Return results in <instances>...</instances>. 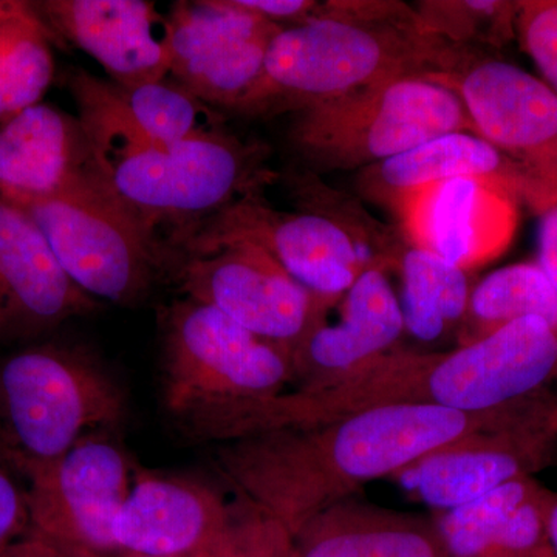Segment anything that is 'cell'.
I'll list each match as a JSON object with an SVG mask.
<instances>
[{"instance_id":"cell-1","label":"cell","mask_w":557,"mask_h":557,"mask_svg":"<svg viewBox=\"0 0 557 557\" xmlns=\"http://www.w3.org/2000/svg\"><path fill=\"white\" fill-rule=\"evenodd\" d=\"M533 398L478 413L423 405L364 410L223 443L215 463L242 504L292 539L366 483L394 478L437 450L504 426Z\"/></svg>"},{"instance_id":"cell-2","label":"cell","mask_w":557,"mask_h":557,"mask_svg":"<svg viewBox=\"0 0 557 557\" xmlns=\"http://www.w3.org/2000/svg\"><path fill=\"white\" fill-rule=\"evenodd\" d=\"M557 375V332L523 318L445 354L391 350L335 379L249 406L247 435L330 423L387 406H440L461 412L507 408L542 394Z\"/></svg>"},{"instance_id":"cell-3","label":"cell","mask_w":557,"mask_h":557,"mask_svg":"<svg viewBox=\"0 0 557 557\" xmlns=\"http://www.w3.org/2000/svg\"><path fill=\"white\" fill-rule=\"evenodd\" d=\"M394 2H325V16L284 28L247 113L310 108L384 81L453 72L467 58Z\"/></svg>"},{"instance_id":"cell-4","label":"cell","mask_w":557,"mask_h":557,"mask_svg":"<svg viewBox=\"0 0 557 557\" xmlns=\"http://www.w3.org/2000/svg\"><path fill=\"white\" fill-rule=\"evenodd\" d=\"M293 193L299 211H278L262 193L249 194L172 242V249L188 259L223 245H256L327 306L362 271L398 267L406 244L357 203L310 174L293 178Z\"/></svg>"},{"instance_id":"cell-5","label":"cell","mask_w":557,"mask_h":557,"mask_svg":"<svg viewBox=\"0 0 557 557\" xmlns=\"http://www.w3.org/2000/svg\"><path fill=\"white\" fill-rule=\"evenodd\" d=\"M293 381L288 350L214 307L185 298L161 313V409L186 437L200 442L219 418L282 394Z\"/></svg>"},{"instance_id":"cell-6","label":"cell","mask_w":557,"mask_h":557,"mask_svg":"<svg viewBox=\"0 0 557 557\" xmlns=\"http://www.w3.org/2000/svg\"><path fill=\"white\" fill-rule=\"evenodd\" d=\"M126 392L86 348L38 341L0 351V442L21 472L126 417Z\"/></svg>"},{"instance_id":"cell-7","label":"cell","mask_w":557,"mask_h":557,"mask_svg":"<svg viewBox=\"0 0 557 557\" xmlns=\"http://www.w3.org/2000/svg\"><path fill=\"white\" fill-rule=\"evenodd\" d=\"M265 157L262 146L222 129L172 146L138 143L97 160L116 199L153 236L171 228L172 244L234 201L263 193L274 178Z\"/></svg>"},{"instance_id":"cell-8","label":"cell","mask_w":557,"mask_h":557,"mask_svg":"<svg viewBox=\"0 0 557 557\" xmlns=\"http://www.w3.org/2000/svg\"><path fill=\"white\" fill-rule=\"evenodd\" d=\"M450 132L475 134L457 91L428 75L384 81L300 109L289 139L319 170H366Z\"/></svg>"},{"instance_id":"cell-9","label":"cell","mask_w":557,"mask_h":557,"mask_svg":"<svg viewBox=\"0 0 557 557\" xmlns=\"http://www.w3.org/2000/svg\"><path fill=\"white\" fill-rule=\"evenodd\" d=\"M20 208L65 274L91 298L137 304L168 265L170 251L116 199L104 174Z\"/></svg>"},{"instance_id":"cell-10","label":"cell","mask_w":557,"mask_h":557,"mask_svg":"<svg viewBox=\"0 0 557 557\" xmlns=\"http://www.w3.org/2000/svg\"><path fill=\"white\" fill-rule=\"evenodd\" d=\"M135 469L109 431L69 453L24 469L28 533L69 557H121L112 523L129 496Z\"/></svg>"},{"instance_id":"cell-11","label":"cell","mask_w":557,"mask_h":557,"mask_svg":"<svg viewBox=\"0 0 557 557\" xmlns=\"http://www.w3.org/2000/svg\"><path fill=\"white\" fill-rule=\"evenodd\" d=\"M432 78L457 91L475 135L525 172L539 211L557 196V95L541 78L500 60H472Z\"/></svg>"},{"instance_id":"cell-12","label":"cell","mask_w":557,"mask_h":557,"mask_svg":"<svg viewBox=\"0 0 557 557\" xmlns=\"http://www.w3.org/2000/svg\"><path fill=\"white\" fill-rule=\"evenodd\" d=\"M168 16L170 78L205 104L247 113L271 42L284 27L237 0L175 2Z\"/></svg>"},{"instance_id":"cell-13","label":"cell","mask_w":557,"mask_h":557,"mask_svg":"<svg viewBox=\"0 0 557 557\" xmlns=\"http://www.w3.org/2000/svg\"><path fill=\"white\" fill-rule=\"evenodd\" d=\"M177 278L185 298L214 307L292 357L333 306L321 302L251 244L223 245L208 255L180 260Z\"/></svg>"},{"instance_id":"cell-14","label":"cell","mask_w":557,"mask_h":557,"mask_svg":"<svg viewBox=\"0 0 557 557\" xmlns=\"http://www.w3.org/2000/svg\"><path fill=\"white\" fill-rule=\"evenodd\" d=\"M556 449L557 399L544 392L504 426L437 450L394 478L418 500L445 512L512 480L533 478L552 463Z\"/></svg>"},{"instance_id":"cell-15","label":"cell","mask_w":557,"mask_h":557,"mask_svg":"<svg viewBox=\"0 0 557 557\" xmlns=\"http://www.w3.org/2000/svg\"><path fill=\"white\" fill-rule=\"evenodd\" d=\"M255 516L201 480L137 469L113 519V544L120 556L190 555L228 544Z\"/></svg>"},{"instance_id":"cell-16","label":"cell","mask_w":557,"mask_h":557,"mask_svg":"<svg viewBox=\"0 0 557 557\" xmlns=\"http://www.w3.org/2000/svg\"><path fill=\"white\" fill-rule=\"evenodd\" d=\"M98 300L65 274L27 211L0 197V351L49 338Z\"/></svg>"},{"instance_id":"cell-17","label":"cell","mask_w":557,"mask_h":557,"mask_svg":"<svg viewBox=\"0 0 557 557\" xmlns=\"http://www.w3.org/2000/svg\"><path fill=\"white\" fill-rule=\"evenodd\" d=\"M54 42L86 51L121 87L170 78L171 24L148 0L32 2Z\"/></svg>"},{"instance_id":"cell-18","label":"cell","mask_w":557,"mask_h":557,"mask_svg":"<svg viewBox=\"0 0 557 557\" xmlns=\"http://www.w3.org/2000/svg\"><path fill=\"white\" fill-rule=\"evenodd\" d=\"M516 201L482 180L454 178L413 190L392 212L410 247L469 271L511 244L518 226Z\"/></svg>"},{"instance_id":"cell-19","label":"cell","mask_w":557,"mask_h":557,"mask_svg":"<svg viewBox=\"0 0 557 557\" xmlns=\"http://www.w3.org/2000/svg\"><path fill=\"white\" fill-rule=\"evenodd\" d=\"M83 124L50 104L32 106L0 124V197L22 205L100 177Z\"/></svg>"},{"instance_id":"cell-20","label":"cell","mask_w":557,"mask_h":557,"mask_svg":"<svg viewBox=\"0 0 557 557\" xmlns=\"http://www.w3.org/2000/svg\"><path fill=\"white\" fill-rule=\"evenodd\" d=\"M387 269L373 267L335 304V322L325 313L293 351L298 387L314 386L394 350L405 333L401 306Z\"/></svg>"},{"instance_id":"cell-21","label":"cell","mask_w":557,"mask_h":557,"mask_svg":"<svg viewBox=\"0 0 557 557\" xmlns=\"http://www.w3.org/2000/svg\"><path fill=\"white\" fill-rule=\"evenodd\" d=\"M454 178H475L507 190L533 207L534 189L525 172L505 153L471 132H450L359 171L358 190L394 211L413 190Z\"/></svg>"},{"instance_id":"cell-22","label":"cell","mask_w":557,"mask_h":557,"mask_svg":"<svg viewBox=\"0 0 557 557\" xmlns=\"http://www.w3.org/2000/svg\"><path fill=\"white\" fill-rule=\"evenodd\" d=\"M552 491L512 480L435 519L445 557H555L547 511Z\"/></svg>"},{"instance_id":"cell-23","label":"cell","mask_w":557,"mask_h":557,"mask_svg":"<svg viewBox=\"0 0 557 557\" xmlns=\"http://www.w3.org/2000/svg\"><path fill=\"white\" fill-rule=\"evenodd\" d=\"M288 557H445V552L435 520L351 497L300 528Z\"/></svg>"},{"instance_id":"cell-24","label":"cell","mask_w":557,"mask_h":557,"mask_svg":"<svg viewBox=\"0 0 557 557\" xmlns=\"http://www.w3.org/2000/svg\"><path fill=\"white\" fill-rule=\"evenodd\" d=\"M398 269L405 332L423 343H435L460 330L471 298L468 271L410 245L403 251Z\"/></svg>"},{"instance_id":"cell-25","label":"cell","mask_w":557,"mask_h":557,"mask_svg":"<svg viewBox=\"0 0 557 557\" xmlns=\"http://www.w3.org/2000/svg\"><path fill=\"white\" fill-rule=\"evenodd\" d=\"M523 318H541L557 332V292L537 263L493 271L474 287L458 330L460 346Z\"/></svg>"},{"instance_id":"cell-26","label":"cell","mask_w":557,"mask_h":557,"mask_svg":"<svg viewBox=\"0 0 557 557\" xmlns=\"http://www.w3.org/2000/svg\"><path fill=\"white\" fill-rule=\"evenodd\" d=\"M53 35L35 9L0 24V124L32 106L53 81Z\"/></svg>"},{"instance_id":"cell-27","label":"cell","mask_w":557,"mask_h":557,"mask_svg":"<svg viewBox=\"0 0 557 557\" xmlns=\"http://www.w3.org/2000/svg\"><path fill=\"white\" fill-rule=\"evenodd\" d=\"M115 87L135 126L156 145H177L223 129L215 110L174 81Z\"/></svg>"},{"instance_id":"cell-28","label":"cell","mask_w":557,"mask_h":557,"mask_svg":"<svg viewBox=\"0 0 557 557\" xmlns=\"http://www.w3.org/2000/svg\"><path fill=\"white\" fill-rule=\"evenodd\" d=\"M519 2L467 0V2H423L417 11L432 36L463 49L468 42L502 46L516 32Z\"/></svg>"},{"instance_id":"cell-29","label":"cell","mask_w":557,"mask_h":557,"mask_svg":"<svg viewBox=\"0 0 557 557\" xmlns=\"http://www.w3.org/2000/svg\"><path fill=\"white\" fill-rule=\"evenodd\" d=\"M516 32L542 81L557 95V0L519 2Z\"/></svg>"},{"instance_id":"cell-30","label":"cell","mask_w":557,"mask_h":557,"mask_svg":"<svg viewBox=\"0 0 557 557\" xmlns=\"http://www.w3.org/2000/svg\"><path fill=\"white\" fill-rule=\"evenodd\" d=\"M289 541L292 539L281 528L256 515L239 536L218 548L182 556L126 555L121 557H288Z\"/></svg>"},{"instance_id":"cell-31","label":"cell","mask_w":557,"mask_h":557,"mask_svg":"<svg viewBox=\"0 0 557 557\" xmlns=\"http://www.w3.org/2000/svg\"><path fill=\"white\" fill-rule=\"evenodd\" d=\"M28 533L27 491L0 442V555Z\"/></svg>"},{"instance_id":"cell-32","label":"cell","mask_w":557,"mask_h":557,"mask_svg":"<svg viewBox=\"0 0 557 557\" xmlns=\"http://www.w3.org/2000/svg\"><path fill=\"white\" fill-rule=\"evenodd\" d=\"M240 7L265 17L274 24L292 22L300 25L321 20L324 14V2L311 0H237Z\"/></svg>"},{"instance_id":"cell-33","label":"cell","mask_w":557,"mask_h":557,"mask_svg":"<svg viewBox=\"0 0 557 557\" xmlns=\"http://www.w3.org/2000/svg\"><path fill=\"white\" fill-rule=\"evenodd\" d=\"M537 265L557 292V197L539 209Z\"/></svg>"},{"instance_id":"cell-34","label":"cell","mask_w":557,"mask_h":557,"mask_svg":"<svg viewBox=\"0 0 557 557\" xmlns=\"http://www.w3.org/2000/svg\"><path fill=\"white\" fill-rule=\"evenodd\" d=\"M0 557H69L60 549L51 547L42 539L27 533L10 545Z\"/></svg>"},{"instance_id":"cell-35","label":"cell","mask_w":557,"mask_h":557,"mask_svg":"<svg viewBox=\"0 0 557 557\" xmlns=\"http://www.w3.org/2000/svg\"><path fill=\"white\" fill-rule=\"evenodd\" d=\"M32 2H21V0H0V24L21 16V14L30 11Z\"/></svg>"},{"instance_id":"cell-36","label":"cell","mask_w":557,"mask_h":557,"mask_svg":"<svg viewBox=\"0 0 557 557\" xmlns=\"http://www.w3.org/2000/svg\"><path fill=\"white\" fill-rule=\"evenodd\" d=\"M547 530L553 555L557 557V494L555 493H553L552 498H549L547 511Z\"/></svg>"},{"instance_id":"cell-37","label":"cell","mask_w":557,"mask_h":557,"mask_svg":"<svg viewBox=\"0 0 557 557\" xmlns=\"http://www.w3.org/2000/svg\"><path fill=\"white\" fill-rule=\"evenodd\" d=\"M557 197V196H556Z\"/></svg>"}]
</instances>
